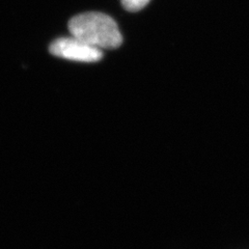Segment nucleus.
<instances>
[{"label":"nucleus","mask_w":249,"mask_h":249,"mask_svg":"<svg viewBox=\"0 0 249 249\" xmlns=\"http://www.w3.org/2000/svg\"><path fill=\"white\" fill-rule=\"evenodd\" d=\"M50 53L60 58L80 62H96L103 56L102 50L73 36L54 41L50 46Z\"/></svg>","instance_id":"obj_2"},{"label":"nucleus","mask_w":249,"mask_h":249,"mask_svg":"<svg viewBox=\"0 0 249 249\" xmlns=\"http://www.w3.org/2000/svg\"><path fill=\"white\" fill-rule=\"evenodd\" d=\"M150 2V0H122L123 6L129 12H138Z\"/></svg>","instance_id":"obj_3"},{"label":"nucleus","mask_w":249,"mask_h":249,"mask_svg":"<svg viewBox=\"0 0 249 249\" xmlns=\"http://www.w3.org/2000/svg\"><path fill=\"white\" fill-rule=\"evenodd\" d=\"M73 36L87 44L102 49H115L123 43V36L115 21L102 13H84L69 22Z\"/></svg>","instance_id":"obj_1"}]
</instances>
